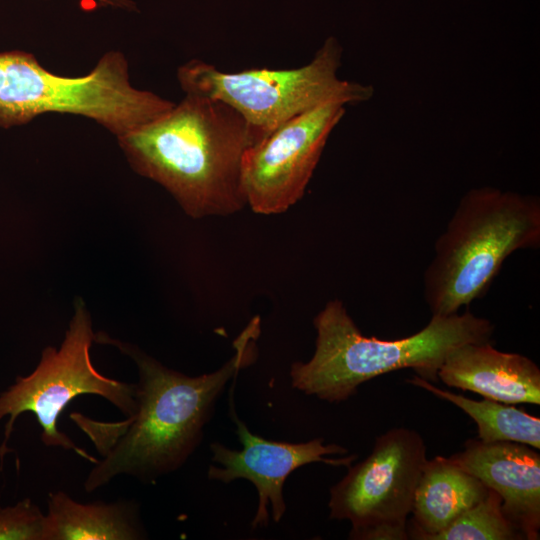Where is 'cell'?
<instances>
[{
    "instance_id": "obj_1",
    "label": "cell",
    "mask_w": 540,
    "mask_h": 540,
    "mask_svg": "<svg viewBox=\"0 0 540 540\" xmlns=\"http://www.w3.org/2000/svg\"><path fill=\"white\" fill-rule=\"evenodd\" d=\"M258 334L255 318L235 340V354L217 371L196 377L164 366L133 344L95 334L96 342L114 345L135 362L137 410L124 422L108 424L71 415L83 431L109 432L114 438L88 474L84 489L92 492L119 475L149 483L182 466L198 446L226 383L253 360Z\"/></svg>"
},
{
    "instance_id": "obj_2",
    "label": "cell",
    "mask_w": 540,
    "mask_h": 540,
    "mask_svg": "<svg viewBox=\"0 0 540 540\" xmlns=\"http://www.w3.org/2000/svg\"><path fill=\"white\" fill-rule=\"evenodd\" d=\"M117 139L131 167L164 187L188 216H227L247 206L242 161L253 139L247 122L228 104L185 94Z\"/></svg>"
},
{
    "instance_id": "obj_3",
    "label": "cell",
    "mask_w": 540,
    "mask_h": 540,
    "mask_svg": "<svg viewBox=\"0 0 540 540\" xmlns=\"http://www.w3.org/2000/svg\"><path fill=\"white\" fill-rule=\"evenodd\" d=\"M315 352L290 371L293 387L328 402L345 401L366 381L411 368L417 376L438 381V370L456 347L490 341L495 330L487 318L465 311L432 316L417 333L396 340L364 336L342 301L330 300L314 318Z\"/></svg>"
},
{
    "instance_id": "obj_4",
    "label": "cell",
    "mask_w": 540,
    "mask_h": 540,
    "mask_svg": "<svg viewBox=\"0 0 540 540\" xmlns=\"http://www.w3.org/2000/svg\"><path fill=\"white\" fill-rule=\"evenodd\" d=\"M540 246V199L485 186L468 190L423 276L432 316H449L488 291L512 253Z\"/></svg>"
},
{
    "instance_id": "obj_5",
    "label": "cell",
    "mask_w": 540,
    "mask_h": 540,
    "mask_svg": "<svg viewBox=\"0 0 540 540\" xmlns=\"http://www.w3.org/2000/svg\"><path fill=\"white\" fill-rule=\"evenodd\" d=\"M342 46L328 37L312 60L297 68H252L225 72L200 59L178 68L185 94L220 100L247 122L253 145L281 124L317 106L337 102L354 105L369 101L374 88L340 79Z\"/></svg>"
},
{
    "instance_id": "obj_6",
    "label": "cell",
    "mask_w": 540,
    "mask_h": 540,
    "mask_svg": "<svg viewBox=\"0 0 540 540\" xmlns=\"http://www.w3.org/2000/svg\"><path fill=\"white\" fill-rule=\"evenodd\" d=\"M95 341L92 321L84 302H75V311L59 349L48 346L35 370L0 394V419L9 416L0 445V465L16 418L32 412L42 428L41 440L48 447L72 450L96 464L98 459L78 447L57 428V420L67 405L82 394L98 395L110 401L127 418L137 410L136 384L121 382L99 373L92 364L90 348Z\"/></svg>"
},
{
    "instance_id": "obj_7",
    "label": "cell",
    "mask_w": 540,
    "mask_h": 540,
    "mask_svg": "<svg viewBox=\"0 0 540 540\" xmlns=\"http://www.w3.org/2000/svg\"><path fill=\"white\" fill-rule=\"evenodd\" d=\"M415 430L397 427L378 436L372 452L330 490V518L348 520L350 539L406 540L408 516L427 461Z\"/></svg>"
},
{
    "instance_id": "obj_8",
    "label": "cell",
    "mask_w": 540,
    "mask_h": 540,
    "mask_svg": "<svg viewBox=\"0 0 540 540\" xmlns=\"http://www.w3.org/2000/svg\"><path fill=\"white\" fill-rule=\"evenodd\" d=\"M345 107L331 102L307 110L247 149L242 161V186L246 204L253 212L281 214L303 197Z\"/></svg>"
},
{
    "instance_id": "obj_9",
    "label": "cell",
    "mask_w": 540,
    "mask_h": 540,
    "mask_svg": "<svg viewBox=\"0 0 540 540\" xmlns=\"http://www.w3.org/2000/svg\"><path fill=\"white\" fill-rule=\"evenodd\" d=\"M233 414L242 449L232 450L218 442L212 443V459L222 467L211 465L208 478L224 483L246 479L255 485L259 503L252 521L254 528L268 525L269 503L273 520L280 521L286 511L283 484L295 469L313 462L349 467L357 459V455L326 458V455H343L347 453V449L336 444L324 445L322 438L304 443L277 442L261 438L252 434L234 411Z\"/></svg>"
},
{
    "instance_id": "obj_10",
    "label": "cell",
    "mask_w": 540,
    "mask_h": 540,
    "mask_svg": "<svg viewBox=\"0 0 540 540\" xmlns=\"http://www.w3.org/2000/svg\"><path fill=\"white\" fill-rule=\"evenodd\" d=\"M450 458L500 496L505 517L525 540L539 539L540 454L535 448L469 439Z\"/></svg>"
},
{
    "instance_id": "obj_11",
    "label": "cell",
    "mask_w": 540,
    "mask_h": 540,
    "mask_svg": "<svg viewBox=\"0 0 540 540\" xmlns=\"http://www.w3.org/2000/svg\"><path fill=\"white\" fill-rule=\"evenodd\" d=\"M438 380L504 404H540L538 365L519 353L499 351L490 341L454 348L439 368Z\"/></svg>"
},
{
    "instance_id": "obj_12",
    "label": "cell",
    "mask_w": 540,
    "mask_h": 540,
    "mask_svg": "<svg viewBox=\"0 0 540 540\" xmlns=\"http://www.w3.org/2000/svg\"><path fill=\"white\" fill-rule=\"evenodd\" d=\"M488 492L489 488L450 457L427 459L414 495L408 537L428 540Z\"/></svg>"
},
{
    "instance_id": "obj_13",
    "label": "cell",
    "mask_w": 540,
    "mask_h": 540,
    "mask_svg": "<svg viewBox=\"0 0 540 540\" xmlns=\"http://www.w3.org/2000/svg\"><path fill=\"white\" fill-rule=\"evenodd\" d=\"M45 517L44 540H135L145 535L131 502L83 504L57 491L49 494Z\"/></svg>"
},
{
    "instance_id": "obj_14",
    "label": "cell",
    "mask_w": 540,
    "mask_h": 540,
    "mask_svg": "<svg viewBox=\"0 0 540 540\" xmlns=\"http://www.w3.org/2000/svg\"><path fill=\"white\" fill-rule=\"evenodd\" d=\"M408 383L428 390L439 398L459 407L476 423L478 439L483 442L510 441L540 448V419L511 404L485 398L476 401L436 387L431 382L414 376Z\"/></svg>"
},
{
    "instance_id": "obj_15",
    "label": "cell",
    "mask_w": 540,
    "mask_h": 540,
    "mask_svg": "<svg viewBox=\"0 0 540 540\" xmlns=\"http://www.w3.org/2000/svg\"><path fill=\"white\" fill-rule=\"evenodd\" d=\"M500 496L488 494L442 531L428 540H523V535L505 517Z\"/></svg>"
},
{
    "instance_id": "obj_16",
    "label": "cell",
    "mask_w": 540,
    "mask_h": 540,
    "mask_svg": "<svg viewBox=\"0 0 540 540\" xmlns=\"http://www.w3.org/2000/svg\"><path fill=\"white\" fill-rule=\"evenodd\" d=\"M45 521V515L29 498L0 508V540H44Z\"/></svg>"
},
{
    "instance_id": "obj_17",
    "label": "cell",
    "mask_w": 540,
    "mask_h": 540,
    "mask_svg": "<svg viewBox=\"0 0 540 540\" xmlns=\"http://www.w3.org/2000/svg\"><path fill=\"white\" fill-rule=\"evenodd\" d=\"M91 3L92 6L100 7H119V8H131L133 3L130 0H81Z\"/></svg>"
}]
</instances>
